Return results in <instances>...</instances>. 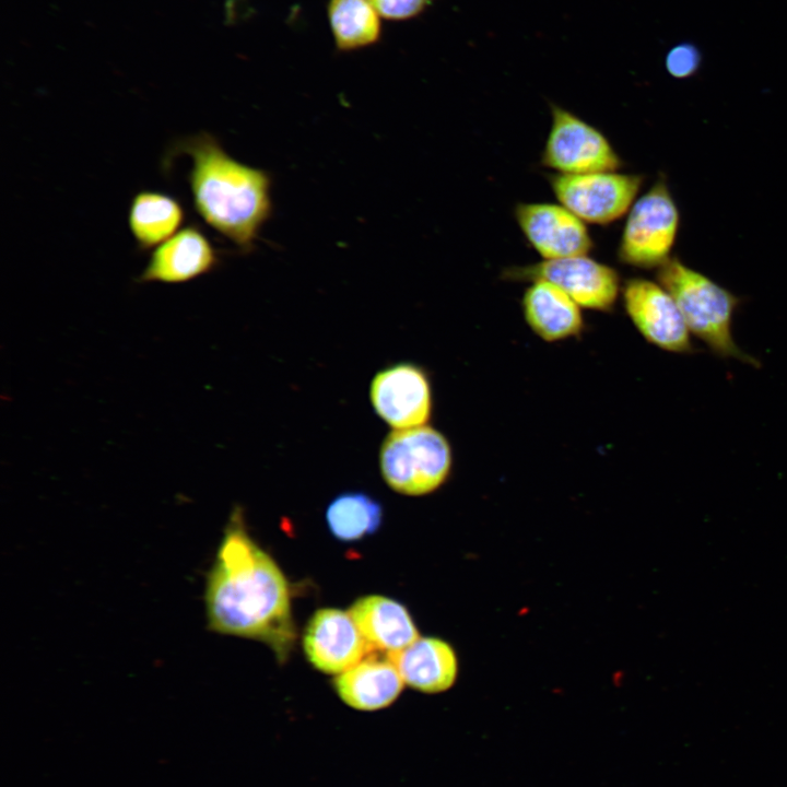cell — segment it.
I'll use <instances>...</instances> for the list:
<instances>
[{"label": "cell", "instance_id": "cell-1", "mask_svg": "<svg viewBox=\"0 0 787 787\" xmlns=\"http://www.w3.org/2000/svg\"><path fill=\"white\" fill-rule=\"evenodd\" d=\"M203 601L211 632L259 641L279 661L290 655L296 633L289 584L249 536L239 506L230 514L205 576Z\"/></svg>", "mask_w": 787, "mask_h": 787}, {"label": "cell", "instance_id": "cell-2", "mask_svg": "<svg viewBox=\"0 0 787 787\" xmlns=\"http://www.w3.org/2000/svg\"><path fill=\"white\" fill-rule=\"evenodd\" d=\"M180 154L192 162L188 183L197 213L242 252L252 251L272 214L269 173L237 161L205 131L174 142L167 158Z\"/></svg>", "mask_w": 787, "mask_h": 787}, {"label": "cell", "instance_id": "cell-3", "mask_svg": "<svg viewBox=\"0 0 787 787\" xmlns=\"http://www.w3.org/2000/svg\"><path fill=\"white\" fill-rule=\"evenodd\" d=\"M657 281L676 301L691 334L713 354L760 366L733 338V317L742 303L739 296L672 256L657 269Z\"/></svg>", "mask_w": 787, "mask_h": 787}, {"label": "cell", "instance_id": "cell-4", "mask_svg": "<svg viewBox=\"0 0 787 787\" xmlns=\"http://www.w3.org/2000/svg\"><path fill=\"white\" fill-rule=\"evenodd\" d=\"M454 465L448 438L430 424L391 430L378 450L385 483L409 496L430 494L449 478Z\"/></svg>", "mask_w": 787, "mask_h": 787}, {"label": "cell", "instance_id": "cell-5", "mask_svg": "<svg viewBox=\"0 0 787 787\" xmlns=\"http://www.w3.org/2000/svg\"><path fill=\"white\" fill-rule=\"evenodd\" d=\"M679 225L678 205L666 179L660 177L627 212L616 250L619 261L639 269H658L671 257Z\"/></svg>", "mask_w": 787, "mask_h": 787}, {"label": "cell", "instance_id": "cell-6", "mask_svg": "<svg viewBox=\"0 0 787 787\" xmlns=\"http://www.w3.org/2000/svg\"><path fill=\"white\" fill-rule=\"evenodd\" d=\"M502 278L517 282H550L582 308L604 313L614 308L622 287L614 268L588 255L509 267L502 272Z\"/></svg>", "mask_w": 787, "mask_h": 787}, {"label": "cell", "instance_id": "cell-7", "mask_svg": "<svg viewBox=\"0 0 787 787\" xmlns=\"http://www.w3.org/2000/svg\"><path fill=\"white\" fill-rule=\"evenodd\" d=\"M549 183L557 201L582 221L607 225L629 212L644 176L616 171L554 174Z\"/></svg>", "mask_w": 787, "mask_h": 787}, {"label": "cell", "instance_id": "cell-8", "mask_svg": "<svg viewBox=\"0 0 787 787\" xmlns=\"http://www.w3.org/2000/svg\"><path fill=\"white\" fill-rule=\"evenodd\" d=\"M551 127L541 164L557 174L574 175L616 171L622 165L608 138L571 110L550 105Z\"/></svg>", "mask_w": 787, "mask_h": 787}, {"label": "cell", "instance_id": "cell-9", "mask_svg": "<svg viewBox=\"0 0 787 787\" xmlns=\"http://www.w3.org/2000/svg\"><path fill=\"white\" fill-rule=\"evenodd\" d=\"M621 296L626 315L648 343L674 354L697 352L676 301L658 281L630 278Z\"/></svg>", "mask_w": 787, "mask_h": 787}, {"label": "cell", "instance_id": "cell-10", "mask_svg": "<svg viewBox=\"0 0 787 787\" xmlns=\"http://www.w3.org/2000/svg\"><path fill=\"white\" fill-rule=\"evenodd\" d=\"M368 396L376 415L391 430L426 425L433 414L431 377L413 362L379 369L371 380Z\"/></svg>", "mask_w": 787, "mask_h": 787}, {"label": "cell", "instance_id": "cell-11", "mask_svg": "<svg viewBox=\"0 0 787 787\" xmlns=\"http://www.w3.org/2000/svg\"><path fill=\"white\" fill-rule=\"evenodd\" d=\"M514 214L525 238L543 260L585 256L594 248L585 222L561 203L520 202Z\"/></svg>", "mask_w": 787, "mask_h": 787}, {"label": "cell", "instance_id": "cell-12", "mask_svg": "<svg viewBox=\"0 0 787 787\" xmlns=\"http://www.w3.org/2000/svg\"><path fill=\"white\" fill-rule=\"evenodd\" d=\"M303 647L316 669L332 674L342 673L373 651L350 613L331 608L310 618Z\"/></svg>", "mask_w": 787, "mask_h": 787}, {"label": "cell", "instance_id": "cell-13", "mask_svg": "<svg viewBox=\"0 0 787 787\" xmlns=\"http://www.w3.org/2000/svg\"><path fill=\"white\" fill-rule=\"evenodd\" d=\"M218 265V250L197 225L190 224L153 250L137 281L186 283L210 273Z\"/></svg>", "mask_w": 787, "mask_h": 787}, {"label": "cell", "instance_id": "cell-14", "mask_svg": "<svg viewBox=\"0 0 787 787\" xmlns=\"http://www.w3.org/2000/svg\"><path fill=\"white\" fill-rule=\"evenodd\" d=\"M521 309L526 324L545 342L577 338L585 330L582 307L560 287L543 280L527 287Z\"/></svg>", "mask_w": 787, "mask_h": 787}, {"label": "cell", "instance_id": "cell-15", "mask_svg": "<svg viewBox=\"0 0 787 787\" xmlns=\"http://www.w3.org/2000/svg\"><path fill=\"white\" fill-rule=\"evenodd\" d=\"M386 656L404 683L425 693L448 690L457 677V657L449 644L434 637H419L403 649Z\"/></svg>", "mask_w": 787, "mask_h": 787}, {"label": "cell", "instance_id": "cell-16", "mask_svg": "<svg viewBox=\"0 0 787 787\" xmlns=\"http://www.w3.org/2000/svg\"><path fill=\"white\" fill-rule=\"evenodd\" d=\"M403 680L392 662L368 655L339 673L333 686L340 698L360 710H377L389 706L400 694Z\"/></svg>", "mask_w": 787, "mask_h": 787}, {"label": "cell", "instance_id": "cell-17", "mask_svg": "<svg viewBox=\"0 0 787 787\" xmlns=\"http://www.w3.org/2000/svg\"><path fill=\"white\" fill-rule=\"evenodd\" d=\"M349 613L373 651L400 650L419 638L407 609L390 598L362 597L352 604Z\"/></svg>", "mask_w": 787, "mask_h": 787}, {"label": "cell", "instance_id": "cell-18", "mask_svg": "<svg viewBox=\"0 0 787 787\" xmlns=\"http://www.w3.org/2000/svg\"><path fill=\"white\" fill-rule=\"evenodd\" d=\"M185 218V209L176 198L160 191L141 190L131 200L128 225L138 248L146 251L173 237Z\"/></svg>", "mask_w": 787, "mask_h": 787}, {"label": "cell", "instance_id": "cell-19", "mask_svg": "<svg viewBox=\"0 0 787 787\" xmlns=\"http://www.w3.org/2000/svg\"><path fill=\"white\" fill-rule=\"evenodd\" d=\"M327 14L334 45L341 51L368 47L381 36L380 15L368 0H329Z\"/></svg>", "mask_w": 787, "mask_h": 787}, {"label": "cell", "instance_id": "cell-20", "mask_svg": "<svg viewBox=\"0 0 787 787\" xmlns=\"http://www.w3.org/2000/svg\"><path fill=\"white\" fill-rule=\"evenodd\" d=\"M383 515V506L376 498L365 492L348 491L329 503L326 521L333 537L352 542L377 531Z\"/></svg>", "mask_w": 787, "mask_h": 787}, {"label": "cell", "instance_id": "cell-21", "mask_svg": "<svg viewBox=\"0 0 787 787\" xmlns=\"http://www.w3.org/2000/svg\"><path fill=\"white\" fill-rule=\"evenodd\" d=\"M368 2L380 17L404 21L420 15L434 0H368Z\"/></svg>", "mask_w": 787, "mask_h": 787}, {"label": "cell", "instance_id": "cell-22", "mask_svg": "<svg viewBox=\"0 0 787 787\" xmlns=\"http://www.w3.org/2000/svg\"><path fill=\"white\" fill-rule=\"evenodd\" d=\"M700 66V55L686 44L673 47L666 57L667 71L677 79L692 75Z\"/></svg>", "mask_w": 787, "mask_h": 787}]
</instances>
